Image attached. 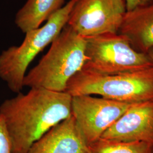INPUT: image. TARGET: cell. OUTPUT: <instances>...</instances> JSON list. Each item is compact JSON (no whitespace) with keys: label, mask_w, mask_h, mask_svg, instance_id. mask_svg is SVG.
I'll return each mask as SVG.
<instances>
[{"label":"cell","mask_w":153,"mask_h":153,"mask_svg":"<svg viewBox=\"0 0 153 153\" xmlns=\"http://www.w3.org/2000/svg\"><path fill=\"white\" fill-rule=\"evenodd\" d=\"M71 96L40 88L20 92L0 105L9 133L12 153H27L35 141L71 115Z\"/></svg>","instance_id":"cell-1"},{"label":"cell","mask_w":153,"mask_h":153,"mask_svg":"<svg viewBox=\"0 0 153 153\" xmlns=\"http://www.w3.org/2000/svg\"><path fill=\"white\" fill-rule=\"evenodd\" d=\"M86 40L66 25L48 52L25 76L23 85L65 92L68 82L81 71L86 60Z\"/></svg>","instance_id":"cell-2"},{"label":"cell","mask_w":153,"mask_h":153,"mask_svg":"<svg viewBox=\"0 0 153 153\" xmlns=\"http://www.w3.org/2000/svg\"><path fill=\"white\" fill-rule=\"evenodd\" d=\"M90 153H153V144L145 142H123L103 138L88 145Z\"/></svg>","instance_id":"cell-12"},{"label":"cell","mask_w":153,"mask_h":153,"mask_svg":"<svg viewBox=\"0 0 153 153\" xmlns=\"http://www.w3.org/2000/svg\"><path fill=\"white\" fill-rule=\"evenodd\" d=\"M71 97V115L88 145L100 138L131 104L92 95Z\"/></svg>","instance_id":"cell-7"},{"label":"cell","mask_w":153,"mask_h":153,"mask_svg":"<svg viewBox=\"0 0 153 153\" xmlns=\"http://www.w3.org/2000/svg\"><path fill=\"white\" fill-rule=\"evenodd\" d=\"M118 33L134 49L148 53L153 48V4L126 11Z\"/></svg>","instance_id":"cell-10"},{"label":"cell","mask_w":153,"mask_h":153,"mask_svg":"<svg viewBox=\"0 0 153 153\" xmlns=\"http://www.w3.org/2000/svg\"><path fill=\"white\" fill-rule=\"evenodd\" d=\"M77 0H71L56 11L42 27L26 33L19 46H11L0 54V78L13 93H20L28 67L39 53L51 44L67 24Z\"/></svg>","instance_id":"cell-4"},{"label":"cell","mask_w":153,"mask_h":153,"mask_svg":"<svg viewBox=\"0 0 153 153\" xmlns=\"http://www.w3.org/2000/svg\"></svg>","instance_id":"cell-16"},{"label":"cell","mask_w":153,"mask_h":153,"mask_svg":"<svg viewBox=\"0 0 153 153\" xmlns=\"http://www.w3.org/2000/svg\"><path fill=\"white\" fill-rule=\"evenodd\" d=\"M101 138L153 144V99L131 104Z\"/></svg>","instance_id":"cell-8"},{"label":"cell","mask_w":153,"mask_h":153,"mask_svg":"<svg viewBox=\"0 0 153 153\" xmlns=\"http://www.w3.org/2000/svg\"><path fill=\"white\" fill-rule=\"evenodd\" d=\"M65 0H27L16 13L15 23L23 33L40 27L56 11L62 8Z\"/></svg>","instance_id":"cell-11"},{"label":"cell","mask_w":153,"mask_h":153,"mask_svg":"<svg viewBox=\"0 0 153 153\" xmlns=\"http://www.w3.org/2000/svg\"><path fill=\"white\" fill-rule=\"evenodd\" d=\"M65 92L71 97L98 95L131 104L152 100L153 67L114 74H102L82 69L68 82Z\"/></svg>","instance_id":"cell-3"},{"label":"cell","mask_w":153,"mask_h":153,"mask_svg":"<svg viewBox=\"0 0 153 153\" xmlns=\"http://www.w3.org/2000/svg\"><path fill=\"white\" fill-rule=\"evenodd\" d=\"M84 38L86 60L82 69L114 74L153 67V61L148 53L134 49L128 39L118 33Z\"/></svg>","instance_id":"cell-5"},{"label":"cell","mask_w":153,"mask_h":153,"mask_svg":"<svg viewBox=\"0 0 153 153\" xmlns=\"http://www.w3.org/2000/svg\"><path fill=\"white\" fill-rule=\"evenodd\" d=\"M148 55L150 56V58L152 59V60L153 62V48L151 49H150L148 52Z\"/></svg>","instance_id":"cell-15"},{"label":"cell","mask_w":153,"mask_h":153,"mask_svg":"<svg viewBox=\"0 0 153 153\" xmlns=\"http://www.w3.org/2000/svg\"><path fill=\"white\" fill-rule=\"evenodd\" d=\"M126 11L153 4V0H124Z\"/></svg>","instance_id":"cell-14"},{"label":"cell","mask_w":153,"mask_h":153,"mask_svg":"<svg viewBox=\"0 0 153 153\" xmlns=\"http://www.w3.org/2000/svg\"><path fill=\"white\" fill-rule=\"evenodd\" d=\"M0 153H12L11 138L5 121L0 114Z\"/></svg>","instance_id":"cell-13"},{"label":"cell","mask_w":153,"mask_h":153,"mask_svg":"<svg viewBox=\"0 0 153 153\" xmlns=\"http://www.w3.org/2000/svg\"><path fill=\"white\" fill-rule=\"evenodd\" d=\"M126 11L124 0H77L66 25L82 37L118 33Z\"/></svg>","instance_id":"cell-6"},{"label":"cell","mask_w":153,"mask_h":153,"mask_svg":"<svg viewBox=\"0 0 153 153\" xmlns=\"http://www.w3.org/2000/svg\"><path fill=\"white\" fill-rule=\"evenodd\" d=\"M27 153H90L88 145L71 115L34 142Z\"/></svg>","instance_id":"cell-9"}]
</instances>
